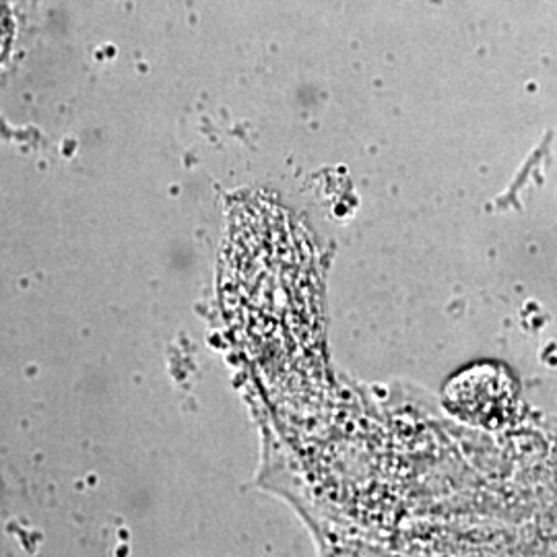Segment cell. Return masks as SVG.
<instances>
[{"instance_id": "obj_1", "label": "cell", "mask_w": 557, "mask_h": 557, "mask_svg": "<svg viewBox=\"0 0 557 557\" xmlns=\"http://www.w3.org/2000/svg\"><path fill=\"white\" fill-rule=\"evenodd\" d=\"M13 38V21L9 17L7 9L0 4V60L4 59Z\"/></svg>"}]
</instances>
